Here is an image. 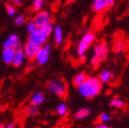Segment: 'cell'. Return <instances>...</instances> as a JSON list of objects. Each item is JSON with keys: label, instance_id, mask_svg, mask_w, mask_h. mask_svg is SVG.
Instances as JSON below:
<instances>
[{"label": "cell", "instance_id": "obj_1", "mask_svg": "<svg viewBox=\"0 0 129 128\" xmlns=\"http://www.w3.org/2000/svg\"><path fill=\"white\" fill-rule=\"evenodd\" d=\"M102 82L95 77H87L85 81L78 86V91L85 99H92L101 91Z\"/></svg>", "mask_w": 129, "mask_h": 128}, {"label": "cell", "instance_id": "obj_2", "mask_svg": "<svg viewBox=\"0 0 129 128\" xmlns=\"http://www.w3.org/2000/svg\"><path fill=\"white\" fill-rule=\"evenodd\" d=\"M48 89L49 92L58 97H64L67 92V84L64 81L56 79L48 82Z\"/></svg>", "mask_w": 129, "mask_h": 128}, {"label": "cell", "instance_id": "obj_3", "mask_svg": "<svg viewBox=\"0 0 129 128\" xmlns=\"http://www.w3.org/2000/svg\"><path fill=\"white\" fill-rule=\"evenodd\" d=\"M48 36H49V34L47 33L44 29L38 28L35 31L29 34L28 40L33 42V43L39 45V46L42 47L46 44L47 40L48 39Z\"/></svg>", "mask_w": 129, "mask_h": 128}, {"label": "cell", "instance_id": "obj_4", "mask_svg": "<svg viewBox=\"0 0 129 128\" xmlns=\"http://www.w3.org/2000/svg\"><path fill=\"white\" fill-rule=\"evenodd\" d=\"M50 50L51 47L50 45L45 44L44 46L40 47V48L39 49L38 53L36 54L34 60L40 66H43L46 65L49 60V56H50Z\"/></svg>", "mask_w": 129, "mask_h": 128}, {"label": "cell", "instance_id": "obj_5", "mask_svg": "<svg viewBox=\"0 0 129 128\" xmlns=\"http://www.w3.org/2000/svg\"><path fill=\"white\" fill-rule=\"evenodd\" d=\"M33 20L36 22L38 28H43L47 24L51 22V14L48 11L41 10L37 13Z\"/></svg>", "mask_w": 129, "mask_h": 128}, {"label": "cell", "instance_id": "obj_6", "mask_svg": "<svg viewBox=\"0 0 129 128\" xmlns=\"http://www.w3.org/2000/svg\"><path fill=\"white\" fill-rule=\"evenodd\" d=\"M40 48V46L35 44V43H33V42H31V41L27 40V42L25 43V45H24L22 49H23L26 58H28L29 60H32V59L35 58L36 54L38 53Z\"/></svg>", "mask_w": 129, "mask_h": 128}, {"label": "cell", "instance_id": "obj_7", "mask_svg": "<svg viewBox=\"0 0 129 128\" xmlns=\"http://www.w3.org/2000/svg\"><path fill=\"white\" fill-rule=\"evenodd\" d=\"M93 50H94L93 56L96 57L97 59H99L100 61H102L107 57L108 52H109V47H108L107 43L101 42V43H98L95 45Z\"/></svg>", "mask_w": 129, "mask_h": 128}, {"label": "cell", "instance_id": "obj_8", "mask_svg": "<svg viewBox=\"0 0 129 128\" xmlns=\"http://www.w3.org/2000/svg\"><path fill=\"white\" fill-rule=\"evenodd\" d=\"M22 46V42L17 34H11L4 42V48H11L14 49H19Z\"/></svg>", "mask_w": 129, "mask_h": 128}, {"label": "cell", "instance_id": "obj_9", "mask_svg": "<svg viewBox=\"0 0 129 128\" xmlns=\"http://www.w3.org/2000/svg\"><path fill=\"white\" fill-rule=\"evenodd\" d=\"M14 54H15V49L11 48H4L2 52V58L5 64L12 65L14 57Z\"/></svg>", "mask_w": 129, "mask_h": 128}, {"label": "cell", "instance_id": "obj_10", "mask_svg": "<svg viewBox=\"0 0 129 128\" xmlns=\"http://www.w3.org/2000/svg\"><path fill=\"white\" fill-rule=\"evenodd\" d=\"M25 58H26V56H25V54H24L23 49H22V48L16 49L12 65L14 66H15V67H19V66H21L23 64Z\"/></svg>", "mask_w": 129, "mask_h": 128}, {"label": "cell", "instance_id": "obj_11", "mask_svg": "<svg viewBox=\"0 0 129 128\" xmlns=\"http://www.w3.org/2000/svg\"><path fill=\"white\" fill-rule=\"evenodd\" d=\"M109 8L108 0H93L92 10L96 13H102Z\"/></svg>", "mask_w": 129, "mask_h": 128}, {"label": "cell", "instance_id": "obj_12", "mask_svg": "<svg viewBox=\"0 0 129 128\" xmlns=\"http://www.w3.org/2000/svg\"><path fill=\"white\" fill-rule=\"evenodd\" d=\"M45 101V95L44 93L40 91H36L35 93H33L30 98V103L36 106H40Z\"/></svg>", "mask_w": 129, "mask_h": 128}, {"label": "cell", "instance_id": "obj_13", "mask_svg": "<svg viewBox=\"0 0 129 128\" xmlns=\"http://www.w3.org/2000/svg\"><path fill=\"white\" fill-rule=\"evenodd\" d=\"M53 35H54V40L55 43L56 45H60L63 42V30L59 25H56L54 27V30H53Z\"/></svg>", "mask_w": 129, "mask_h": 128}, {"label": "cell", "instance_id": "obj_14", "mask_svg": "<svg viewBox=\"0 0 129 128\" xmlns=\"http://www.w3.org/2000/svg\"><path fill=\"white\" fill-rule=\"evenodd\" d=\"M125 49V42L121 39H118L115 41L114 45H113V50L116 54H122Z\"/></svg>", "mask_w": 129, "mask_h": 128}, {"label": "cell", "instance_id": "obj_15", "mask_svg": "<svg viewBox=\"0 0 129 128\" xmlns=\"http://www.w3.org/2000/svg\"><path fill=\"white\" fill-rule=\"evenodd\" d=\"M114 77V74L109 70H105L100 74V81H101L102 83H107L109 82L111 79Z\"/></svg>", "mask_w": 129, "mask_h": 128}, {"label": "cell", "instance_id": "obj_16", "mask_svg": "<svg viewBox=\"0 0 129 128\" xmlns=\"http://www.w3.org/2000/svg\"><path fill=\"white\" fill-rule=\"evenodd\" d=\"M87 76L85 75L84 73H78L77 74H75V76L73 79V83L75 84V86L78 87L84 82Z\"/></svg>", "mask_w": 129, "mask_h": 128}, {"label": "cell", "instance_id": "obj_17", "mask_svg": "<svg viewBox=\"0 0 129 128\" xmlns=\"http://www.w3.org/2000/svg\"><path fill=\"white\" fill-rule=\"evenodd\" d=\"M90 113H91V110L89 109V108H81V109H79L76 112L75 117H76L77 119H83V118L89 116Z\"/></svg>", "mask_w": 129, "mask_h": 128}, {"label": "cell", "instance_id": "obj_18", "mask_svg": "<svg viewBox=\"0 0 129 128\" xmlns=\"http://www.w3.org/2000/svg\"><path fill=\"white\" fill-rule=\"evenodd\" d=\"M46 0H32V9L36 12H40L42 10Z\"/></svg>", "mask_w": 129, "mask_h": 128}, {"label": "cell", "instance_id": "obj_19", "mask_svg": "<svg viewBox=\"0 0 129 128\" xmlns=\"http://www.w3.org/2000/svg\"><path fill=\"white\" fill-rule=\"evenodd\" d=\"M110 106L112 107V108H122L125 106V102L120 98H114L110 100Z\"/></svg>", "mask_w": 129, "mask_h": 128}, {"label": "cell", "instance_id": "obj_20", "mask_svg": "<svg viewBox=\"0 0 129 128\" xmlns=\"http://www.w3.org/2000/svg\"><path fill=\"white\" fill-rule=\"evenodd\" d=\"M89 48V45H87L86 43H84L83 41L81 40L78 43V46H77V54L79 56H83V55H85V52L87 51Z\"/></svg>", "mask_w": 129, "mask_h": 128}, {"label": "cell", "instance_id": "obj_21", "mask_svg": "<svg viewBox=\"0 0 129 128\" xmlns=\"http://www.w3.org/2000/svg\"><path fill=\"white\" fill-rule=\"evenodd\" d=\"M95 40V36L94 34L91 33V32H89V33L87 34H84V35H83V38H82V41H83L84 43H86L87 45H90L92 43L93 41H94Z\"/></svg>", "mask_w": 129, "mask_h": 128}, {"label": "cell", "instance_id": "obj_22", "mask_svg": "<svg viewBox=\"0 0 129 128\" xmlns=\"http://www.w3.org/2000/svg\"><path fill=\"white\" fill-rule=\"evenodd\" d=\"M56 113L61 116H66L67 113V105L64 102L60 103L58 106L56 107Z\"/></svg>", "mask_w": 129, "mask_h": 128}, {"label": "cell", "instance_id": "obj_23", "mask_svg": "<svg viewBox=\"0 0 129 128\" xmlns=\"http://www.w3.org/2000/svg\"><path fill=\"white\" fill-rule=\"evenodd\" d=\"M39 112V108L38 106L36 105H33V104H30V106H28V108H26V113L28 116H36Z\"/></svg>", "mask_w": 129, "mask_h": 128}, {"label": "cell", "instance_id": "obj_24", "mask_svg": "<svg viewBox=\"0 0 129 128\" xmlns=\"http://www.w3.org/2000/svg\"><path fill=\"white\" fill-rule=\"evenodd\" d=\"M38 29V26H37L36 22H34V20H30L27 22L26 23V30L29 34L31 33V32L35 31V30Z\"/></svg>", "mask_w": 129, "mask_h": 128}, {"label": "cell", "instance_id": "obj_25", "mask_svg": "<svg viewBox=\"0 0 129 128\" xmlns=\"http://www.w3.org/2000/svg\"><path fill=\"white\" fill-rule=\"evenodd\" d=\"M25 16H24V14H18V15L15 16V18H14V24L15 25H17V26H21V25H22V24L25 22Z\"/></svg>", "mask_w": 129, "mask_h": 128}, {"label": "cell", "instance_id": "obj_26", "mask_svg": "<svg viewBox=\"0 0 129 128\" xmlns=\"http://www.w3.org/2000/svg\"><path fill=\"white\" fill-rule=\"evenodd\" d=\"M6 13L10 17H14L16 14V9L15 7L14 6V5H10V4H7L6 6Z\"/></svg>", "mask_w": 129, "mask_h": 128}, {"label": "cell", "instance_id": "obj_27", "mask_svg": "<svg viewBox=\"0 0 129 128\" xmlns=\"http://www.w3.org/2000/svg\"><path fill=\"white\" fill-rule=\"evenodd\" d=\"M110 115L108 114V113H102L101 115H100L99 116V120L101 123H107L110 121Z\"/></svg>", "mask_w": 129, "mask_h": 128}, {"label": "cell", "instance_id": "obj_28", "mask_svg": "<svg viewBox=\"0 0 129 128\" xmlns=\"http://www.w3.org/2000/svg\"><path fill=\"white\" fill-rule=\"evenodd\" d=\"M100 62H101V61H100L99 59H97L96 57H94V56L91 59V64L92 65V66H97L100 64Z\"/></svg>", "mask_w": 129, "mask_h": 128}, {"label": "cell", "instance_id": "obj_29", "mask_svg": "<svg viewBox=\"0 0 129 128\" xmlns=\"http://www.w3.org/2000/svg\"><path fill=\"white\" fill-rule=\"evenodd\" d=\"M94 128H111V127H109V126L107 125V124H105L104 123H101V124H97Z\"/></svg>", "mask_w": 129, "mask_h": 128}, {"label": "cell", "instance_id": "obj_30", "mask_svg": "<svg viewBox=\"0 0 129 128\" xmlns=\"http://www.w3.org/2000/svg\"><path fill=\"white\" fill-rule=\"evenodd\" d=\"M108 5H109V8L113 7L115 6V0H108Z\"/></svg>", "mask_w": 129, "mask_h": 128}, {"label": "cell", "instance_id": "obj_31", "mask_svg": "<svg viewBox=\"0 0 129 128\" xmlns=\"http://www.w3.org/2000/svg\"><path fill=\"white\" fill-rule=\"evenodd\" d=\"M14 5H21L22 3V0H11Z\"/></svg>", "mask_w": 129, "mask_h": 128}, {"label": "cell", "instance_id": "obj_32", "mask_svg": "<svg viewBox=\"0 0 129 128\" xmlns=\"http://www.w3.org/2000/svg\"><path fill=\"white\" fill-rule=\"evenodd\" d=\"M5 128H14V124L13 123H9V124H6V126Z\"/></svg>", "mask_w": 129, "mask_h": 128}, {"label": "cell", "instance_id": "obj_33", "mask_svg": "<svg viewBox=\"0 0 129 128\" xmlns=\"http://www.w3.org/2000/svg\"><path fill=\"white\" fill-rule=\"evenodd\" d=\"M90 32V30H89V29L88 28H84V29H83V34L84 35V34H87V33H89Z\"/></svg>", "mask_w": 129, "mask_h": 128}, {"label": "cell", "instance_id": "obj_34", "mask_svg": "<svg viewBox=\"0 0 129 128\" xmlns=\"http://www.w3.org/2000/svg\"><path fill=\"white\" fill-rule=\"evenodd\" d=\"M80 58H81V60L82 61H84V59L86 57H85V55H83V56H80Z\"/></svg>", "mask_w": 129, "mask_h": 128}, {"label": "cell", "instance_id": "obj_35", "mask_svg": "<svg viewBox=\"0 0 129 128\" xmlns=\"http://www.w3.org/2000/svg\"><path fill=\"white\" fill-rule=\"evenodd\" d=\"M6 126V124H4V123H2V124H0V128H5Z\"/></svg>", "mask_w": 129, "mask_h": 128}, {"label": "cell", "instance_id": "obj_36", "mask_svg": "<svg viewBox=\"0 0 129 128\" xmlns=\"http://www.w3.org/2000/svg\"><path fill=\"white\" fill-rule=\"evenodd\" d=\"M75 1H77V0H68L69 3H75Z\"/></svg>", "mask_w": 129, "mask_h": 128}, {"label": "cell", "instance_id": "obj_37", "mask_svg": "<svg viewBox=\"0 0 129 128\" xmlns=\"http://www.w3.org/2000/svg\"><path fill=\"white\" fill-rule=\"evenodd\" d=\"M1 109H2V106L0 105V111H1Z\"/></svg>", "mask_w": 129, "mask_h": 128}, {"label": "cell", "instance_id": "obj_38", "mask_svg": "<svg viewBox=\"0 0 129 128\" xmlns=\"http://www.w3.org/2000/svg\"><path fill=\"white\" fill-rule=\"evenodd\" d=\"M0 88H1V86H0Z\"/></svg>", "mask_w": 129, "mask_h": 128}, {"label": "cell", "instance_id": "obj_39", "mask_svg": "<svg viewBox=\"0 0 129 128\" xmlns=\"http://www.w3.org/2000/svg\"><path fill=\"white\" fill-rule=\"evenodd\" d=\"M128 1H129V0H128Z\"/></svg>", "mask_w": 129, "mask_h": 128}]
</instances>
